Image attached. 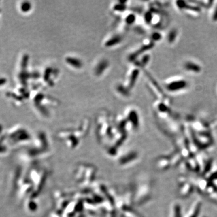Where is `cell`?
Segmentation results:
<instances>
[{
	"label": "cell",
	"instance_id": "7",
	"mask_svg": "<svg viewBox=\"0 0 217 217\" xmlns=\"http://www.w3.org/2000/svg\"><path fill=\"white\" fill-rule=\"evenodd\" d=\"M152 40L154 42H157L161 40L162 35L159 32H154L152 36Z\"/></svg>",
	"mask_w": 217,
	"mask_h": 217
},
{
	"label": "cell",
	"instance_id": "10",
	"mask_svg": "<svg viewBox=\"0 0 217 217\" xmlns=\"http://www.w3.org/2000/svg\"><path fill=\"white\" fill-rule=\"evenodd\" d=\"M212 19H213V20L215 21H217V7L215 9V11L214 12Z\"/></svg>",
	"mask_w": 217,
	"mask_h": 217
},
{
	"label": "cell",
	"instance_id": "4",
	"mask_svg": "<svg viewBox=\"0 0 217 217\" xmlns=\"http://www.w3.org/2000/svg\"><path fill=\"white\" fill-rule=\"evenodd\" d=\"M200 202L197 201L196 204L194 205L193 208L190 209V211L188 215V217H197L199 215L200 209Z\"/></svg>",
	"mask_w": 217,
	"mask_h": 217
},
{
	"label": "cell",
	"instance_id": "6",
	"mask_svg": "<svg viewBox=\"0 0 217 217\" xmlns=\"http://www.w3.org/2000/svg\"><path fill=\"white\" fill-rule=\"evenodd\" d=\"M180 207L179 205H175L173 208V217H182L181 212H180Z\"/></svg>",
	"mask_w": 217,
	"mask_h": 217
},
{
	"label": "cell",
	"instance_id": "1",
	"mask_svg": "<svg viewBox=\"0 0 217 217\" xmlns=\"http://www.w3.org/2000/svg\"><path fill=\"white\" fill-rule=\"evenodd\" d=\"M188 86V83L185 80H177L168 83L166 88L171 92L179 91L185 89Z\"/></svg>",
	"mask_w": 217,
	"mask_h": 217
},
{
	"label": "cell",
	"instance_id": "3",
	"mask_svg": "<svg viewBox=\"0 0 217 217\" xmlns=\"http://www.w3.org/2000/svg\"><path fill=\"white\" fill-rule=\"evenodd\" d=\"M185 68L189 71H193L198 73L201 71V67L198 64H196L194 62H188L185 64Z\"/></svg>",
	"mask_w": 217,
	"mask_h": 217
},
{
	"label": "cell",
	"instance_id": "8",
	"mask_svg": "<svg viewBox=\"0 0 217 217\" xmlns=\"http://www.w3.org/2000/svg\"><path fill=\"white\" fill-rule=\"evenodd\" d=\"M135 19H136V17L135 16V15H133V14H131L127 17L126 21L129 24H131L135 21Z\"/></svg>",
	"mask_w": 217,
	"mask_h": 217
},
{
	"label": "cell",
	"instance_id": "9",
	"mask_svg": "<svg viewBox=\"0 0 217 217\" xmlns=\"http://www.w3.org/2000/svg\"><path fill=\"white\" fill-rule=\"evenodd\" d=\"M176 31L174 30L172 32H171L169 35H168V40L170 41H173L176 37Z\"/></svg>",
	"mask_w": 217,
	"mask_h": 217
},
{
	"label": "cell",
	"instance_id": "2",
	"mask_svg": "<svg viewBox=\"0 0 217 217\" xmlns=\"http://www.w3.org/2000/svg\"><path fill=\"white\" fill-rule=\"evenodd\" d=\"M66 62L71 67H75V68H80L82 66V63L79 59H76L74 57H67L66 58Z\"/></svg>",
	"mask_w": 217,
	"mask_h": 217
},
{
	"label": "cell",
	"instance_id": "5",
	"mask_svg": "<svg viewBox=\"0 0 217 217\" xmlns=\"http://www.w3.org/2000/svg\"><path fill=\"white\" fill-rule=\"evenodd\" d=\"M111 39H109V40H108L107 42H106V43H105V45H106V46H112V45H115V42L116 43H118L119 41H120V37H117V36H114V37H112V38H110Z\"/></svg>",
	"mask_w": 217,
	"mask_h": 217
}]
</instances>
